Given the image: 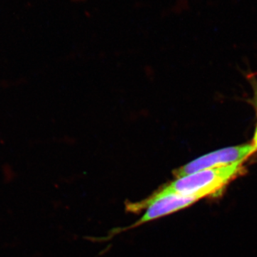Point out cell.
I'll use <instances>...</instances> for the list:
<instances>
[{
	"mask_svg": "<svg viewBox=\"0 0 257 257\" xmlns=\"http://www.w3.org/2000/svg\"><path fill=\"white\" fill-rule=\"evenodd\" d=\"M243 171V162L227 167L199 171L179 177L162 189L167 192L195 197L199 200L216 194L235 177L241 175Z\"/></svg>",
	"mask_w": 257,
	"mask_h": 257,
	"instance_id": "obj_1",
	"label": "cell"
},
{
	"mask_svg": "<svg viewBox=\"0 0 257 257\" xmlns=\"http://www.w3.org/2000/svg\"><path fill=\"white\" fill-rule=\"evenodd\" d=\"M197 201L198 199L195 197L167 192L160 189L148 199L127 206L128 210L131 211H140L143 209H147V211L143 217L140 218L138 221L126 227V229L119 230V231L133 229L149 221L169 215L192 205Z\"/></svg>",
	"mask_w": 257,
	"mask_h": 257,
	"instance_id": "obj_2",
	"label": "cell"
},
{
	"mask_svg": "<svg viewBox=\"0 0 257 257\" xmlns=\"http://www.w3.org/2000/svg\"><path fill=\"white\" fill-rule=\"evenodd\" d=\"M256 149L253 145H242L221 149L192 161L175 172L176 177H184L199 171L219 168L243 162Z\"/></svg>",
	"mask_w": 257,
	"mask_h": 257,
	"instance_id": "obj_3",
	"label": "cell"
},
{
	"mask_svg": "<svg viewBox=\"0 0 257 257\" xmlns=\"http://www.w3.org/2000/svg\"><path fill=\"white\" fill-rule=\"evenodd\" d=\"M252 145L257 150V126L256 131H255L254 136H253Z\"/></svg>",
	"mask_w": 257,
	"mask_h": 257,
	"instance_id": "obj_4",
	"label": "cell"
}]
</instances>
